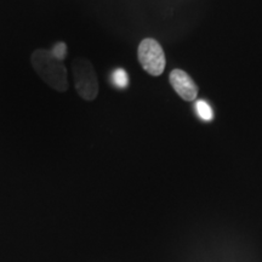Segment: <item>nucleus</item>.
<instances>
[{"mask_svg": "<svg viewBox=\"0 0 262 262\" xmlns=\"http://www.w3.org/2000/svg\"><path fill=\"white\" fill-rule=\"evenodd\" d=\"M137 57L142 68L153 77H159L165 70V54L156 39L146 38L140 42Z\"/></svg>", "mask_w": 262, "mask_h": 262, "instance_id": "nucleus-3", "label": "nucleus"}, {"mask_svg": "<svg viewBox=\"0 0 262 262\" xmlns=\"http://www.w3.org/2000/svg\"><path fill=\"white\" fill-rule=\"evenodd\" d=\"M170 84L182 100L192 102L198 95V86L189 75L181 70H173L170 73Z\"/></svg>", "mask_w": 262, "mask_h": 262, "instance_id": "nucleus-4", "label": "nucleus"}, {"mask_svg": "<svg viewBox=\"0 0 262 262\" xmlns=\"http://www.w3.org/2000/svg\"><path fill=\"white\" fill-rule=\"evenodd\" d=\"M113 79H114V84L119 88H126L127 83H129V79H127V73L122 68L117 70L114 72L113 75Z\"/></svg>", "mask_w": 262, "mask_h": 262, "instance_id": "nucleus-6", "label": "nucleus"}, {"mask_svg": "<svg viewBox=\"0 0 262 262\" xmlns=\"http://www.w3.org/2000/svg\"><path fill=\"white\" fill-rule=\"evenodd\" d=\"M67 56V45L57 42L51 50L38 49L32 54L31 63L40 79L51 89L64 93L68 89L67 68L63 60Z\"/></svg>", "mask_w": 262, "mask_h": 262, "instance_id": "nucleus-1", "label": "nucleus"}, {"mask_svg": "<svg viewBox=\"0 0 262 262\" xmlns=\"http://www.w3.org/2000/svg\"><path fill=\"white\" fill-rule=\"evenodd\" d=\"M75 90L85 101H94L98 95V81L94 66L86 58H77L72 63Z\"/></svg>", "mask_w": 262, "mask_h": 262, "instance_id": "nucleus-2", "label": "nucleus"}, {"mask_svg": "<svg viewBox=\"0 0 262 262\" xmlns=\"http://www.w3.org/2000/svg\"><path fill=\"white\" fill-rule=\"evenodd\" d=\"M195 108H196V112L199 114V117H201L203 120L210 122V120L214 119V113H212L211 107L209 106L205 101H196Z\"/></svg>", "mask_w": 262, "mask_h": 262, "instance_id": "nucleus-5", "label": "nucleus"}]
</instances>
